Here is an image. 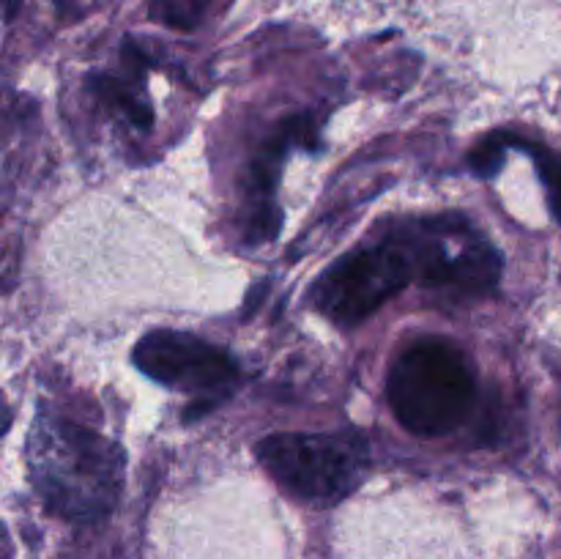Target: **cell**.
<instances>
[{
	"mask_svg": "<svg viewBox=\"0 0 561 559\" xmlns=\"http://www.w3.org/2000/svg\"><path fill=\"white\" fill-rule=\"evenodd\" d=\"M27 475L44 507L75 524L113 513L124 482V453L113 438L42 409L25 444Z\"/></svg>",
	"mask_w": 561,
	"mask_h": 559,
	"instance_id": "cell-1",
	"label": "cell"
},
{
	"mask_svg": "<svg viewBox=\"0 0 561 559\" xmlns=\"http://www.w3.org/2000/svg\"><path fill=\"white\" fill-rule=\"evenodd\" d=\"M387 395L405 431L414 436H447L474 409V370L453 340L420 338L392 362Z\"/></svg>",
	"mask_w": 561,
	"mask_h": 559,
	"instance_id": "cell-2",
	"label": "cell"
},
{
	"mask_svg": "<svg viewBox=\"0 0 561 559\" xmlns=\"http://www.w3.org/2000/svg\"><path fill=\"white\" fill-rule=\"evenodd\" d=\"M389 236L405 250L422 288L485 296L502 280L504 263L499 250L460 214L405 219Z\"/></svg>",
	"mask_w": 561,
	"mask_h": 559,
	"instance_id": "cell-3",
	"label": "cell"
},
{
	"mask_svg": "<svg viewBox=\"0 0 561 559\" xmlns=\"http://www.w3.org/2000/svg\"><path fill=\"white\" fill-rule=\"evenodd\" d=\"M255 453L279 488L310 504H337L367 471V444L356 433H272Z\"/></svg>",
	"mask_w": 561,
	"mask_h": 559,
	"instance_id": "cell-4",
	"label": "cell"
},
{
	"mask_svg": "<svg viewBox=\"0 0 561 559\" xmlns=\"http://www.w3.org/2000/svg\"><path fill=\"white\" fill-rule=\"evenodd\" d=\"M411 280L414 266L409 255L387 236L378 244L359 247L332 263L310 288V301L329 321L356 327L394 299Z\"/></svg>",
	"mask_w": 561,
	"mask_h": 559,
	"instance_id": "cell-5",
	"label": "cell"
},
{
	"mask_svg": "<svg viewBox=\"0 0 561 559\" xmlns=\"http://www.w3.org/2000/svg\"><path fill=\"white\" fill-rule=\"evenodd\" d=\"M131 362L137 370L164 387L208 395L217 403L222 400L219 395L230 392V387L239 381V365L228 351L197 334L175 329L148 332L131 351Z\"/></svg>",
	"mask_w": 561,
	"mask_h": 559,
	"instance_id": "cell-6",
	"label": "cell"
},
{
	"mask_svg": "<svg viewBox=\"0 0 561 559\" xmlns=\"http://www.w3.org/2000/svg\"><path fill=\"white\" fill-rule=\"evenodd\" d=\"M316 146V126L307 115H296L279 124V129L268 137L263 146L261 157L252 162L250 181V203H247L244 217V239L247 244H261V241H272L277 236L279 225H283V214L274 203V190L279 184V168L288 159L290 148H310Z\"/></svg>",
	"mask_w": 561,
	"mask_h": 559,
	"instance_id": "cell-7",
	"label": "cell"
},
{
	"mask_svg": "<svg viewBox=\"0 0 561 559\" xmlns=\"http://www.w3.org/2000/svg\"><path fill=\"white\" fill-rule=\"evenodd\" d=\"M91 91L102 99L104 104H113L131 126L137 129H151L153 113L148 107V99L142 93V77L135 80H121V77L96 75L91 77Z\"/></svg>",
	"mask_w": 561,
	"mask_h": 559,
	"instance_id": "cell-8",
	"label": "cell"
},
{
	"mask_svg": "<svg viewBox=\"0 0 561 559\" xmlns=\"http://www.w3.org/2000/svg\"><path fill=\"white\" fill-rule=\"evenodd\" d=\"M513 146L520 148V151L529 153L535 159V168L540 173L542 184L548 190V203H551L553 217L561 223V153L553 151V148L540 146V142L524 140V137L513 135Z\"/></svg>",
	"mask_w": 561,
	"mask_h": 559,
	"instance_id": "cell-9",
	"label": "cell"
},
{
	"mask_svg": "<svg viewBox=\"0 0 561 559\" xmlns=\"http://www.w3.org/2000/svg\"><path fill=\"white\" fill-rule=\"evenodd\" d=\"M206 5L208 0H153L151 16L157 22H162V25L190 31V27H195L201 22Z\"/></svg>",
	"mask_w": 561,
	"mask_h": 559,
	"instance_id": "cell-10",
	"label": "cell"
},
{
	"mask_svg": "<svg viewBox=\"0 0 561 559\" xmlns=\"http://www.w3.org/2000/svg\"><path fill=\"white\" fill-rule=\"evenodd\" d=\"M510 146H513V135H510V132H493V135H488L469 157L474 173L485 175V179L496 175L499 168L504 164Z\"/></svg>",
	"mask_w": 561,
	"mask_h": 559,
	"instance_id": "cell-11",
	"label": "cell"
},
{
	"mask_svg": "<svg viewBox=\"0 0 561 559\" xmlns=\"http://www.w3.org/2000/svg\"><path fill=\"white\" fill-rule=\"evenodd\" d=\"M16 5H20V0H5V20H11V16H14Z\"/></svg>",
	"mask_w": 561,
	"mask_h": 559,
	"instance_id": "cell-12",
	"label": "cell"
}]
</instances>
